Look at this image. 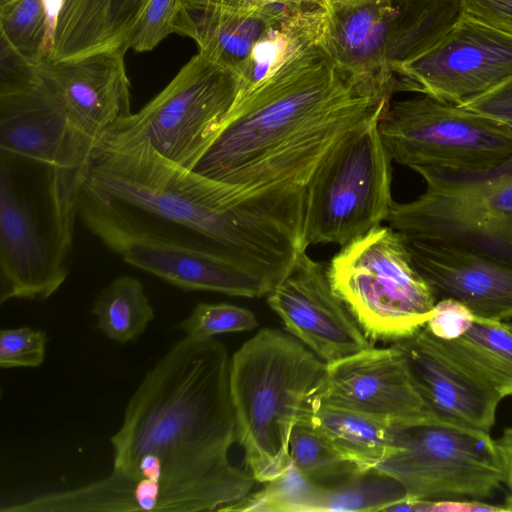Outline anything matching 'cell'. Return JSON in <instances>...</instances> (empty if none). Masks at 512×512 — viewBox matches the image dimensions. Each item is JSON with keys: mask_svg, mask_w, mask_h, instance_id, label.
<instances>
[{"mask_svg": "<svg viewBox=\"0 0 512 512\" xmlns=\"http://www.w3.org/2000/svg\"><path fill=\"white\" fill-rule=\"evenodd\" d=\"M306 186L245 188L166 159L150 145L102 142L85 170L78 215L120 255L136 244L231 262L273 290L306 251Z\"/></svg>", "mask_w": 512, "mask_h": 512, "instance_id": "1", "label": "cell"}, {"mask_svg": "<svg viewBox=\"0 0 512 512\" xmlns=\"http://www.w3.org/2000/svg\"><path fill=\"white\" fill-rule=\"evenodd\" d=\"M230 359L215 337L184 336L129 399L110 439L111 474L129 482L133 511H219L253 490L254 477L230 460Z\"/></svg>", "mask_w": 512, "mask_h": 512, "instance_id": "2", "label": "cell"}, {"mask_svg": "<svg viewBox=\"0 0 512 512\" xmlns=\"http://www.w3.org/2000/svg\"><path fill=\"white\" fill-rule=\"evenodd\" d=\"M390 97L340 68L319 41L236 105L193 171L245 188L306 186L329 151L383 113Z\"/></svg>", "mask_w": 512, "mask_h": 512, "instance_id": "3", "label": "cell"}, {"mask_svg": "<svg viewBox=\"0 0 512 512\" xmlns=\"http://www.w3.org/2000/svg\"><path fill=\"white\" fill-rule=\"evenodd\" d=\"M86 168L0 150L1 304L46 300L67 279Z\"/></svg>", "mask_w": 512, "mask_h": 512, "instance_id": "4", "label": "cell"}, {"mask_svg": "<svg viewBox=\"0 0 512 512\" xmlns=\"http://www.w3.org/2000/svg\"><path fill=\"white\" fill-rule=\"evenodd\" d=\"M328 364L291 334L265 328L230 359L236 441L255 481L265 483L292 465L290 436L322 390Z\"/></svg>", "mask_w": 512, "mask_h": 512, "instance_id": "5", "label": "cell"}, {"mask_svg": "<svg viewBox=\"0 0 512 512\" xmlns=\"http://www.w3.org/2000/svg\"><path fill=\"white\" fill-rule=\"evenodd\" d=\"M326 273L371 341L411 336L426 324L437 302L404 236L390 226H379L342 246Z\"/></svg>", "mask_w": 512, "mask_h": 512, "instance_id": "6", "label": "cell"}, {"mask_svg": "<svg viewBox=\"0 0 512 512\" xmlns=\"http://www.w3.org/2000/svg\"><path fill=\"white\" fill-rule=\"evenodd\" d=\"M378 114L348 132L325 156L306 185L305 241L345 246L387 219L393 160Z\"/></svg>", "mask_w": 512, "mask_h": 512, "instance_id": "7", "label": "cell"}, {"mask_svg": "<svg viewBox=\"0 0 512 512\" xmlns=\"http://www.w3.org/2000/svg\"><path fill=\"white\" fill-rule=\"evenodd\" d=\"M393 439V454L375 470L397 480L407 498L484 501L506 483L490 432L430 416L393 426Z\"/></svg>", "mask_w": 512, "mask_h": 512, "instance_id": "8", "label": "cell"}, {"mask_svg": "<svg viewBox=\"0 0 512 512\" xmlns=\"http://www.w3.org/2000/svg\"><path fill=\"white\" fill-rule=\"evenodd\" d=\"M240 87L237 73L198 53L102 142H144L166 159L193 170L227 123Z\"/></svg>", "mask_w": 512, "mask_h": 512, "instance_id": "9", "label": "cell"}, {"mask_svg": "<svg viewBox=\"0 0 512 512\" xmlns=\"http://www.w3.org/2000/svg\"><path fill=\"white\" fill-rule=\"evenodd\" d=\"M379 131L391 158L413 170L473 172L512 158V130L426 95L389 103Z\"/></svg>", "mask_w": 512, "mask_h": 512, "instance_id": "10", "label": "cell"}, {"mask_svg": "<svg viewBox=\"0 0 512 512\" xmlns=\"http://www.w3.org/2000/svg\"><path fill=\"white\" fill-rule=\"evenodd\" d=\"M396 90L460 105L512 76V34L463 11L425 51L394 69Z\"/></svg>", "mask_w": 512, "mask_h": 512, "instance_id": "11", "label": "cell"}, {"mask_svg": "<svg viewBox=\"0 0 512 512\" xmlns=\"http://www.w3.org/2000/svg\"><path fill=\"white\" fill-rule=\"evenodd\" d=\"M285 329L327 364L372 346L346 304L333 291L321 263L306 251L267 295Z\"/></svg>", "mask_w": 512, "mask_h": 512, "instance_id": "12", "label": "cell"}, {"mask_svg": "<svg viewBox=\"0 0 512 512\" xmlns=\"http://www.w3.org/2000/svg\"><path fill=\"white\" fill-rule=\"evenodd\" d=\"M406 239L446 243L512 265V218L476 192L433 190L393 204L386 219Z\"/></svg>", "mask_w": 512, "mask_h": 512, "instance_id": "13", "label": "cell"}, {"mask_svg": "<svg viewBox=\"0 0 512 512\" xmlns=\"http://www.w3.org/2000/svg\"><path fill=\"white\" fill-rule=\"evenodd\" d=\"M316 397L393 426L434 416L414 383L403 353L394 344L371 346L328 364L326 382Z\"/></svg>", "mask_w": 512, "mask_h": 512, "instance_id": "14", "label": "cell"}, {"mask_svg": "<svg viewBox=\"0 0 512 512\" xmlns=\"http://www.w3.org/2000/svg\"><path fill=\"white\" fill-rule=\"evenodd\" d=\"M98 146L71 118L42 73L32 86L0 95V150L59 167L86 168Z\"/></svg>", "mask_w": 512, "mask_h": 512, "instance_id": "15", "label": "cell"}, {"mask_svg": "<svg viewBox=\"0 0 512 512\" xmlns=\"http://www.w3.org/2000/svg\"><path fill=\"white\" fill-rule=\"evenodd\" d=\"M125 53L114 47L39 64L68 114L99 144L133 114Z\"/></svg>", "mask_w": 512, "mask_h": 512, "instance_id": "16", "label": "cell"}, {"mask_svg": "<svg viewBox=\"0 0 512 512\" xmlns=\"http://www.w3.org/2000/svg\"><path fill=\"white\" fill-rule=\"evenodd\" d=\"M393 344L403 353L414 383L434 416L490 432L502 398L425 325Z\"/></svg>", "mask_w": 512, "mask_h": 512, "instance_id": "17", "label": "cell"}, {"mask_svg": "<svg viewBox=\"0 0 512 512\" xmlns=\"http://www.w3.org/2000/svg\"><path fill=\"white\" fill-rule=\"evenodd\" d=\"M405 240L436 298L457 300L478 318H512V265L442 242Z\"/></svg>", "mask_w": 512, "mask_h": 512, "instance_id": "18", "label": "cell"}, {"mask_svg": "<svg viewBox=\"0 0 512 512\" xmlns=\"http://www.w3.org/2000/svg\"><path fill=\"white\" fill-rule=\"evenodd\" d=\"M394 15L393 0L333 3L320 44L340 68L392 94L396 78L388 45Z\"/></svg>", "mask_w": 512, "mask_h": 512, "instance_id": "19", "label": "cell"}, {"mask_svg": "<svg viewBox=\"0 0 512 512\" xmlns=\"http://www.w3.org/2000/svg\"><path fill=\"white\" fill-rule=\"evenodd\" d=\"M141 270L185 290L258 298L272 290L259 278L221 258L182 248L136 244L120 253Z\"/></svg>", "mask_w": 512, "mask_h": 512, "instance_id": "20", "label": "cell"}, {"mask_svg": "<svg viewBox=\"0 0 512 512\" xmlns=\"http://www.w3.org/2000/svg\"><path fill=\"white\" fill-rule=\"evenodd\" d=\"M285 3L252 11L184 3L174 22V32L192 38L199 53L238 75L254 46L275 21Z\"/></svg>", "mask_w": 512, "mask_h": 512, "instance_id": "21", "label": "cell"}, {"mask_svg": "<svg viewBox=\"0 0 512 512\" xmlns=\"http://www.w3.org/2000/svg\"><path fill=\"white\" fill-rule=\"evenodd\" d=\"M149 0H60L47 60L119 47Z\"/></svg>", "mask_w": 512, "mask_h": 512, "instance_id": "22", "label": "cell"}, {"mask_svg": "<svg viewBox=\"0 0 512 512\" xmlns=\"http://www.w3.org/2000/svg\"><path fill=\"white\" fill-rule=\"evenodd\" d=\"M328 9L316 5H283L239 74L241 87L236 105L294 56L321 40Z\"/></svg>", "mask_w": 512, "mask_h": 512, "instance_id": "23", "label": "cell"}, {"mask_svg": "<svg viewBox=\"0 0 512 512\" xmlns=\"http://www.w3.org/2000/svg\"><path fill=\"white\" fill-rule=\"evenodd\" d=\"M302 416L360 472L375 469L393 454V425L370 415L326 403L316 396Z\"/></svg>", "mask_w": 512, "mask_h": 512, "instance_id": "24", "label": "cell"}, {"mask_svg": "<svg viewBox=\"0 0 512 512\" xmlns=\"http://www.w3.org/2000/svg\"><path fill=\"white\" fill-rule=\"evenodd\" d=\"M388 59L391 69L434 44L463 12L459 0H393Z\"/></svg>", "mask_w": 512, "mask_h": 512, "instance_id": "25", "label": "cell"}, {"mask_svg": "<svg viewBox=\"0 0 512 512\" xmlns=\"http://www.w3.org/2000/svg\"><path fill=\"white\" fill-rule=\"evenodd\" d=\"M441 341L501 398L512 395V331L504 321L475 317L461 336Z\"/></svg>", "mask_w": 512, "mask_h": 512, "instance_id": "26", "label": "cell"}, {"mask_svg": "<svg viewBox=\"0 0 512 512\" xmlns=\"http://www.w3.org/2000/svg\"><path fill=\"white\" fill-rule=\"evenodd\" d=\"M91 313L97 319V328L121 345L139 338L154 319L143 283L130 275L116 277L101 290Z\"/></svg>", "mask_w": 512, "mask_h": 512, "instance_id": "27", "label": "cell"}, {"mask_svg": "<svg viewBox=\"0 0 512 512\" xmlns=\"http://www.w3.org/2000/svg\"><path fill=\"white\" fill-rule=\"evenodd\" d=\"M60 0H15L0 7L1 39L34 65L49 57Z\"/></svg>", "mask_w": 512, "mask_h": 512, "instance_id": "28", "label": "cell"}, {"mask_svg": "<svg viewBox=\"0 0 512 512\" xmlns=\"http://www.w3.org/2000/svg\"><path fill=\"white\" fill-rule=\"evenodd\" d=\"M406 497L397 480L372 469L335 485H317L306 512L385 511Z\"/></svg>", "mask_w": 512, "mask_h": 512, "instance_id": "29", "label": "cell"}, {"mask_svg": "<svg viewBox=\"0 0 512 512\" xmlns=\"http://www.w3.org/2000/svg\"><path fill=\"white\" fill-rule=\"evenodd\" d=\"M289 449L292 465L317 485H335L360 473L306 416L294 425Z\"/></svg>", "mask_w": 512, "mask_h": 512, "instance_id": "30", "label": "cell"}, {"mask_svg": "<svg viewBox=\"0 0 512 512\" xmlns=\"http://www.w3.org/2000/svg\"><path fill=\"white\" fill-rule=\"evenodd\" d=\"M265 486L219 511L225 512H306L317 486L293 465Z\"/></svg>", "mask_w": 512, "mask_h": 512, "instance_id": "31", "label": "cell"}, {"mask_svg": "<svg viewBox=\"0 0 512 512\" xmlns=\"http://www.w3.org/2000/svg\"><path fill=\"white\" fill-rule=\"evenodd\" d=\"M255 314L244 307L228 303H197L188 317L177 324L185 336L208 339L223 333L255 329Z\"/></svg>", "mask_w": 512, "mask_h": 512, "instance_id": "32", "label": "cell"}, {"mask_svg": "<svg viewBox=\"0 0 512 512\" xmlns=\"http://www.w3.org/2000/svg\"><path fill=\"white\" fill-rule=\"evenodd\" d=\"M180 0H149L127 39V48L146 52L173 33Z\"/></svg>", "mask_w": 512, "mask_h": 512, "instance_id": "33", "label": "cell"}, {"mask_svg": "<svg viewBox=\"0 0 512 512\" xmlns=\"http://www.w3.org/2000/svg\"><path fill=\"white\" fill-rule=\"evenodd\" d=\"M47 335L28 326L0 331V367L35 368L45 360Z\"/></svg>", "mask_w": 512, "mask_h": 512, "instance_id": "34", "label": "cell"}, {"mask_svg": "<svg viewBox=\"0 0 512 512\" xmlns=\"http://www.w3.org/2000/svg\"><path fill=\"white\" fill-rule=\"evenodd\" d=\"M474 319L475 315L466 305L445 298L436 302L425 326L435 337L452 340L466 332Z\"/></svg>", "mask_w": 512, "mask_h": 512, "instance_id": "35", "label": "cell"}, {"mask_svg": "<svg viewBox=\"0 0 512 512\" xmlns=\"http://www.w3.org/2000/svg\"><path fill=\"white\" fill-rule=\"evenodd\" d=\"M0 95L24 90L41 78L39 65H34L0 40Z\"/></svg>", "mask_w": 512, "mask_h": 512, "instance_id": "36", "label": "cell"}, {"mask_svg": "<svg viewBox=\"0 0 512 512\" xmlns=\"http://www.w3.org/2000/svg\"><path fill=\"white\" fill-rule=\"evenodd\" d=\"M458 106L512 130V76L493 89Z\"/></svg>", "mask_w": 512, "mask_h": 512, "instance_id": "37", "label": "cell"}, {"mask_svg": "<svg viewBox=\"0 0 512 512\" xmlns=\"http://www.w3.org/2000/svg\"><path fill=\"white\" fill-rule=\"evenodd\" d=\"M385 511L410 512H499L507 511L504 506H496L479 500H423L404 498Z\"/></svg>", "mask_w": 512, "mask_h": 512, "instance_id": "38", "label": "cell"}, {"mask_svg": "<svg viewBox=\"0 0 512 512\" xmlns=\"http://www.w3.org/2000/svg\"><path fill=\"white\" fill-rule=\"evenodd\" d=\"M463 11L512 34V0H459Z\"/></svg>", "mask_w": 512, "mask_h": 512, "instance_id": "39", "label": "cell"}, {"mask_svg": "<svg viewBox=\"0 0 512 512\" xmlns=\"http://www.w3.org/2000/svg\"><path fill=\"white\" fill-rule=\"evenodd\" d=\"M181 4L192 3L210 5L235 11H252L274 3H283L281 0H180Z\"/></svg>", "mask_w": 512, "mask_h": 512, "instance_id": "40", "label": "cell"}, {"mask_svg": "<svg viewBox=\"0 0 512 512\" xmlns=\"http://www.w3.org/2000/svg\"><path fill=\"white\" fill-rule=\"evenodd\" d=\"M497 441L505 466V484L509 488L510 493H512V427L507 428Z\"/></svg>", "mask_w": 512, "mask_h": 512, "instance_id": "41", "label": "cell"}, {"mask_svg": "<svg viewBox=\"0 0 512 512\" xmlns=\"http://www.w3.org/2000/svg\"><path fill=\"white\" fill-rule=\"evenodd\" d=\"M285 4L295 5V6H321L324 8H329L330 5L327 0H281Z\"/></svg>", "mask_w": 512, "mask_h": 512, "instance_id": "42", "label": "cell"}, {"mask_svg": "<svg viewBox=\"0 0 512 512\" xmlns=\"http://www.w3.org/2000/svg\"><path fill=\"white\" fill-rule=\"evenodd\" d=\"M507 511H512V493L505 499L504 505H503Z\"/></svg>", "mask_w": 512, "mask_h": 512, "instance_id": "43", "label": "cell"}, {"mask_svg": "<svg viewBox=\"0 0 512 512\" xmlns=\"http://www.w3.org/2000/svg\"><path fill=\"white\" fill-rule=\"evenodd\" d=\"M329 5L333 4V3H348V2H354V1H358V0H327Z\"/></svg>", "mask_w": 512, "mask_h": 512, "instance_id": "44", "label": "cell"}, {"mask_svg": "<svg viewBox=\"0 0 512 512\" xmlns=\"http://www.w3.org/2000/svg\"><path fill=\"white\" fill-rule=\"evenodd\" d=\"M13 1H15V0H0V7H3Z\"/></svg>", "mask_w": 512, "mask_h": 512, "instance_id": "45", "label": "cell"}, {"mask_svg": "<svg viewBox=\"0 0 512 512\" xmlns=\"http://www.w3.org/2000/svg\"><path fill=\"white\" fill-rule=\"evenodd\" d=\"M506 326L512 331V322L504 321Z\"/></svg>", "mask_w": 512, "mask_h": 512, "instance_id": "46", "label": "cell"}]
</instances>
